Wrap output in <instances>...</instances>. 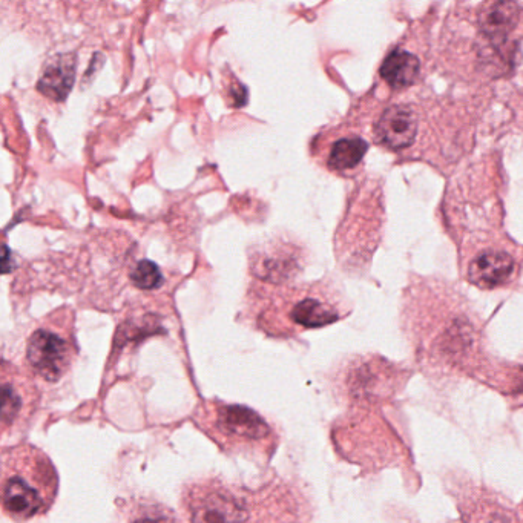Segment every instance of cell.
Wrapping results in <instances>:
<instances>
[{
	"label": "cell",
	"instance_id": "cell-1",
	"mask_svg": "<svg viewBox=\"0 0 523 523\" xmlns=\"http://www.w3.org/2000/svg\"><path fill=\"white\" fill-rule=\"evenodd\" d=\"M56 491V471L45 454L20 447L5 456L2 508L11 519L28 520L45 513Z\"/></svg>",
	"mask_w": 523,
	"mask_h": 523
},
{
	"label": "cell",
	"instance_id": "cell-2",
	"mask_svg": "<svg viewBox=\"0 0 523 523\" xmlns=\"http://www.w3.org/2000/svg\"><path fill=\"white\" fill-rule=\"evenodd\" d=\"M188 507L192 523H247L250 519L246 497L220 485L195 488Z\"/></svg>",
	"mask_w": 523,
	"mask_h": 523
},
{
	"label": "cell",
	"instance_id": "cell-3",
	"mask_svg": "<svg viewBox=\"0 0 523 523\" xmlns=\"http://www.w3.org/2000/svg\"><path fill=\"white\" fill-rule=\"evenodd\" d=\"M212 416L211 431L221 436L224 442H232L237 447L263 445L272 436L269 425L263 418L249 408L240 405H218Z\"/></svg>",
	"mask_w": 523,
	"mask_h": 523
},
{
	"label": "cell",
	"instance_id": "cell-4",
	"mask_svg": "<svg viewBox=\"0 0 523 523\" xmlns=\"http://www.w3.org/2000/svg\"><path fill=\"white\" fill-rule=\"evenodd\" d=\"M27 359L40 378L56 382L70 369L73 349L59 333L40 329L28 341Z\"/></svg>",
	"mask_w": 523,
	"mask_h": 523
},
{
	"label": "cell",
	"instance_id": "cell-5",
	"mask_svg": "<svg viewBox=\"0 0 523 523\" xmlns=\"http://www.w3.org/2000/svg\"><path fill=\"white\" fill-rule=\"evenodd\" d=\"M376 137L390 149H404L413 145L418 132L415 112L408 106L396 105L382 114L376 123Z\"/></svg>",
	"mask_w": 523,
	"mask_h": 523
},
{
	"label": "cell",
	"instance_id": "cell-6",
	"mask_svg": "<svg viewBox=\"0 0 523 523\" xmlns=\"http://www.w3.org/2000/svg\"><path fill=\"white\" fill-rule=\"evenodd\" d=\"M514 260L505 252H487L479 255L468 270L471 283L482 289H493L502 286L513 275Z\"/></svg>",
	"mask_w": 523,
	"mask_h": 523
},
{
	"label": "cell",
	"instance_id": "cell-7",
	"mask_svg": "<svg viewBox=\"0 0 523 523\" xmlns=\"http://www.w3.org/2000/svg\"><path fill=\"white\" fill-rule=\"evenodd\" d=\"M76 59L73 54H63L51 60L39 80L40 93L53 100H63L74 85Z\"/></svg>",
	"mask_w": 523,
	"mask_h": 523
},
{
	"label": "cell",
	"instance_id": "cell-8",
	"mask_svg": "<svg viewBox=\"0 0 523 523\" xmlns=\"http://www.w3.org/2000/svg\"><path fill=\"white\" fill-rule=\"evenodd\" d=\"M519 20V7L511 2H496L482 11L479 17L481 31L491 43H500L510 36Z\"/></svg>",
	"mask_w": 523,
	"mask_h": 523
},
{
	"label": "cell",
	"instance_id": "cell-9",
	"mask_svg": "<svg viewBox=\"0 0 523 523\" xmlns=\"http://www.w3.org/2000/svg\"><path fill=\"white\" fill-rule=\"evenodd\" d=\"M419 68L418 57L404 50H395L382 63L381 76L392 88H407L418 79Z\"/></svg>",
	"mask_w": 523,
	"mask_h": 523
},
{
	"label": "cell",
	"instance_id": "cell-10",
	"mask_svg": "<svg viewBox=\"0 0 523 523\" xmlns=\"http://www.w3.org/2000/svg\"><path fill=\"white\" fill-rule=\"evenodd\" d=\"M292 320L300 326L312 329V327H323L335 323L338 320V313L321 301L306 298L292 310Z\"/></svg>",
	"mask_w": 523,
	"mask_h": 523
},
{
	"label": "cell",
	"instance_id": "cell-11",
	"mask_svg": "<svg viewBox=\"0 0 523 523\" xmlns=\"http://www.w3.org/2000/svg\"><path fill=\"white\" fill-rule=\"evenodd\" d=\"M367 143L362 139H343L333 145L329 166L333 171H349L356 168L366 155Z\"/></svg>",
	"mask_w": 523,
	"mask_h": 523
},
{
	"label": "cell",
	"instance_id": "cell-12",
	"mask_svg": "<svg viewBox=\"0 0 523 523\" xmlns=\"http://www.w3.org/2000/svg\"><path fill=\"white\" fill-rule=\"evenodd\" d=\"M20 385L16 381H4L2 385V425L10 427L24 412V393L20 392Z\"/></svg>",
	"mask_w": 523,
	"mask_h": 523
},
{
	"label": "cell",
	"instance_id": "cell-13",
	"mask_svg": "<svg viewBox=\"0 0 523 523\" xmlns=\"http://www.w3.org/2000/svg\"><path fill=\"white\" fill-rule=\"evenodd\" d=\"M131 280L134 281L135 286L143 290L157 289L163 283L162 272L158 269L157 264L148 260L140 261L134 267L131 272Z\"/></svg>",
	"mask_w": 523,
	"mask_h": 523
},
{
	"label": "cell",
	"instance_id": "cell-14",
	"mask_svg": "<svg viewBox=\"0 0 523 523\" xmlns=\"http://www.w3.org/2000/svg\"><path fill=\"white\" fill-rule=\"evenodd\" d=\"M519 390L523 393V370L522 373H520Z\"/></svg>",
	"mask_w": 523,
	"mask_h": 523
},
{
	"label": "cell",
	"instance_id": "cell-15",
	"mask_svg": "<svg viewBox=\"0 0 523 523\" xmlns=\"http://www.w3.org/2000/svg\"><path fill=\"white\" fill-rule=\"evenodd\" d=\"M140 523H162L160 520H143V522Z\"/></svg>",
	"mask_w": 523,
	"mask_h": 523
}]
</instances>
